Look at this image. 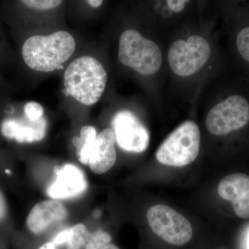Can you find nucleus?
I'll return each mask as SVG.
<instances>
[{
	"label": "nucleus",
	"instance_id": "1",
	"mask_svg": "<svg viewBox=\"0 0 249 249\" xmlns=\"http://www.w3.org/2000/svg\"><path fill=\"white\" fill-rule=\"evenodd\" d=\"M76 42L65 31L49 36H34L22 47V57L28 67L34 71L51 72L62 66L73 55Z\"/></svg>",
	"mask_w": 249,
	"mask_h": 249
},
{
	"label": "nucleus",
	"instance_id": "2",
	"mask_svg": "<svg viewBox=\"0 0 249 249\" xmlns=\"http://www.w3.org/2000/svg\"><path fill=\"white\" fill-rule=\"evenodd\" d=\"M107 73L97 59L83 56L70 64L64 76L65 91L85 106H92L103 96Z\"/></svg>",
	"mask_w": 249,
	"mask_h": 249
},
{
	"label": "nucleus",
	"instance_id": "3",
	"mask_svg": "<svg viewBox=\"0 0 249 249\" xmlns=\"http://www.w3.org/2000/svg\"><path fill=\"white\" fill-rule=\"evenodd\" d=\"M235 85L208 113L206 128L218 137L229 135L249 124V88Z\"/></svg>",
	"mask_w": 249,
	"mask_h": 249
},
{
	"label": "nucleus",
	"instance_id": "4",
	"mask_svg": "<svg viewBox=\"0 0 249 249\" xmlns=\"http://www.w3.org/2000/svg\"><path fill=\"white\" fill-rule=\"evenodd\" d=\"M119 59L124 66L143 76H151L160 70L163 55L155 41L138 31L127 29L119 38Z\"/></svg>",
	"mask_w": 249,
	"mask_h": 249
},
{
	"label": "nucleus",
	"instance_id": "5",
	"mask_svg": "<svg viewBox=\"0 0 249 249\" xmlns=\"http://www.w3.org/2000/svg\"><path fill=\"white\" fill-rule=\"evenodd\" d=\"M200 142V129L197 124L193 121H185L162 142L156 152V158L168 166H186L199 155Z\"/></svg>",
	"mask_w": 249,
	"mask_h": 249
},
{
	"label": "nucleus",
	"instance_id": "6",
	"mask_svg": "<svg viewBox=\"0 0 249 249\" xmlns=\"http://www.w3.org/2000/svg\"><path fill=\"white\" fill-rule=\"evenodd\" d=\"M211 52L209 40L200 35L178 39L168 49V65L177 76H193L209 62Z\"/></svg>",
	"mask_w": 249,
	"mask_h": 249
},
{
	"label": "nucleus",
	"instance_id": "7",
	"mask_svg": "<svg viewBox=\"0 0 249 249\" xmlns=\"http://www.w3.org/2000/svg\"><path fill=\"white\" fill-rule=\"evenodd\" d=\"M146 217L152 232L170 245H185L193 237V227L188 219L170 206L155 205L148 209Z\"/></svg>",
	"mask_w": 249,
	"mask_h": 249
},
{
	"label": "nucleus",
	"instance_id": "8",
	"mask_svg": "<svg viewBox=\"0 0 249 249\" xmlns=\"http://www.w3.org/2000/svg\"><path fill=\"white\" fill-rule=\"evenodd\" d=\"M116 142L125 151L142 153L150 144V134L145 126L132 111L121 110L111 121Z\"/></svg>",
	"mask_w": 249,
	"mask_h": 249
},
{
	"label": "nucleus",
	"instance_id": "9",
	"mask_svg": "<svg viewBox=\"0 0 249 249\" xmlns=\"http://www.w3.org/2000/svg\"><path fill=\"white\" fill-rule=\"evenodd\" d=\"M218 194L231 201L237 217L249 219V175L235 173L223 178L218 185Z\"/></svg>",
	"mask_w": 249,
	"mask_h": 249
},
{
	"label": "nucleus",
	"instance_id": "10",
	"mask_svg": "<svg viewBox=\"0 0 249 249\" xmlns=\"http://www.w3.org/2000/svg\"><path fill=\"white\" fill-rule=\"evenodd\" d=\"M57 178L47 189V194L55 199L76 197L88 188L84 173L75 165L66 164L56 168Z\"/></svg>",
	"mask_w": 249,
	"mask_h": 249
},
{
	"label": "nucleus",
	"instance_id": "11",
	"mask_svg": "<svg viewBox=\"0 0 249 249\" xmlns=\"http://www.w3.org/2000/svg\"><path fill=\"white\" fill-rule=\"evenodd\" d=\"M232 9V48L237 60L249 74V6Z\"/></svg>",
	"mask_w": 249,
	"mask_h": 249
},
{
	"label": "nucleus",
	"instance_id": "12",
	"mask_svg": "<svg viewBox=\"0 0 249 249\" xmlns=\"http://www.w3.org/2000/svg\"><path fill=\"white\" fill-rule=\"evenodd\" d=\"M67 211L63 204L55 200L41 201L34 206L27 219L28 229L36 235H40L55 223L65 220Z\"/></svg>",
	"mask_w": 249,
	"mask_h": 249
},
{
	"label": "nucleus",
	"instance_id": "13",
	"mask_svg": "<svg viewBox=\"0 0 249 249\" xmlns=\"http://www.w3.org/2000/svg\"><path fill=\"white\" fill-rule=\"evenodd\" d=\"M116 137L111 128L103 129L97 137L89 165L93 173L101 175L112 168L116 160Z\"/></svg>",
	"mask_w": 249,
	"mask_h": 249
},
{
	"label": "nucleus",
	"instance_id": "14",
	"mask_svg": "<svg viewBox=\"0 0 249 249\" xmlns=\"http://www.w3.org/2000/svg\"><path fill=\"white\" fill-rule=\"evenodd\" d=\"M47 127V121L42 117L34 122L28 119L27 122L21 119H7L2 123L1 129L6 138L23 143L40 142L45 138Z\"/></svg>",
	"mask_w": 249,
	"mask_h": 249
},
{
	"label": "nucleus",
	"instance_id": "15",
	"mask_svg": "<svg viewBox=\"0 0 249 249\" xmlns=\"http://www.w3.org/2000/svg\"><path fill=\"white\" fill-rule=\"evenodd\" d=\"M70 230L67 249H99L111 243L110 234L102 230L89 232L83 224H76Z\"/></svg>",
	"mask_w": 249,
	"mask_h": 249
},
{
	"label": "nucleus",
	"instance_id": "16",
	"mask_svg": "<svg viewBox=\"0 0 249 249\" xmlns=\"http://www.w3.org/2000/svg\"><path fill=\"white\" fill-rule=\"evenodd\" d=\"M96 137V129L93 126L86 125L82 127L80 137H75L72 139L73 145L76 147L78 159L83 164L89 165Z\"/></svg>",
	"mask_w": 249,
	"mask_h": 249
},
{
	"label": "nucleus",
	"instance_id": "17",
	"mask_svg": "<svg viewBox=\"0 0 249 249\" xmlns=\"http://www.w3.org/2000/svg\"><path fill=\"white\" fill-rule=\"evenodd\" d=\"M23 4L31 9L47 11L55 9L62 4L60 0H24L21 1Z\"/></svg>",
	"mask_w": 249,
	"mask_h": 249
},
{
	"label": "nucleus",
	"instance_id": "18",
	"mask_svg": "<svg viewBox=\"0 0 249 249\" xmlns=\"http://www.w3.org/2000/svg\"><path fill=\"white\" fill-rule=\"evenodd\" d=\"M24 114L28 120L37 121L43 117L44 109L38 103L31 101L27 103L24 108Z\"/></svg>",
	"mask_w": 249,
	"mask_h": 249
},
{
	"label": "nucleus",
	"instance_id": "19",
	"mask_svg": "<svg viewBox=\"0 0 249 249\" xmlns=\"http://www.w3.org/2000/svg\"><path fill=\"white\" fill-rule=\"evenodd\" d=\"M189 1L184 0H170L166 1L167 6L174 13H180L183 11Z\"/></svg>",
	"mask_w": 249,
	"mask_h": 249
},
{
	"label": "nucleus",
	"instance_id": "20",
	"mask_svg": "<svg viewBox=\"0 0 249 249\" xmlns=\"http://www.w3.org/2000/svg\"><path fill=\"white\" fill-rule=\"evenodd\" d=\"M70 230L69 229H65L60 232H58L55 237H53L52 242L56 246L66 245L67 241L70 237Z\"/></svg>",
	"mask_w": 249,
	"mask_h": 249
},
{
	"label": "nucleus",
	"instance_id": "21",
	"mask_svg": "<svg viewBox=\"0 0 249 249\" xmlns=\"http://www.w3.org/2000/svg\"><path fill=\"white\" fill-rule=\"evenodd\" d=\"M6 201L2 193L0 191V221L2 220L6 216Z\"/></svg>",
	"mask_w": 249,
	"mask_h": 249
},
{
	"label": "nucleus",
	"instance_id": "22",
	"mask_svg": "<svg viewBox=\"0 0 249 249\" xmlns=\"http://www.w3.org/2000/svg\"><path fill=\"white\" fill-rule=\"evenodd\" d=\"M38 249H58V246L55 245L52 241H51L41 246Z\"/></svg>",
	"mask_w": 249,
	"mask_h": 249
},
{
	"label": "nucleus",
	"instance_id": "23",
	"mask_svg": "<svg viewBox=\"0 0 249 249\" xmlns=\"http://www.w3.org/2000/svg\"><path fill=\"white\" fill-rule=\"evenodd\" d=\"M87 2H88L90 6L97 8L103 4V1H101V0H89V1H87Z\"/></svg>",
	"mask_w": 249,
	"mask_h": 249
},
{
	"label": "nucleus",
	"instance_id": "24",
	"mask_svg": "<svg viewBox=\"0 0 249 249\" xmlns=\"http://www.w3.org/2000/svg\"><path fill=\"white\" fill-rule=\"evenodd\" d=\"M119 249L118 248V247H116V245H113V244H108V245L104 246V247H101V249Z\"/></svg>",
	"mask_w": 249,
	"mask_h": 249
},
{
	"label": "nucleus",
	"instance_id": "25",
	"mask_svg": "<svg viewBox=\"0 0 249 249\" xmlns=\"http://www.w3.org/2000/svg\"><path fill=\"white\" fill-rule=\"evenodd\" d=\"M6 173H11V171L10 170H6Z\"/></svg>",
	"mask_w": 249,
	"mask_h": 249
},
{
	"label": "nucleus",
	"instance_id": "26",
	"mask_svg": "<svg viewBox=\"0 0 249 249\" xmlns=\"http://www.w3.org/2000/svg\"><path fill=\"white\" fill-rule=\"evenodd\" d=\"M248 249H249V237H248Z\"/></svg>",
	"mask_w": 249,
	"mask_h": 249
}]
</instances>
